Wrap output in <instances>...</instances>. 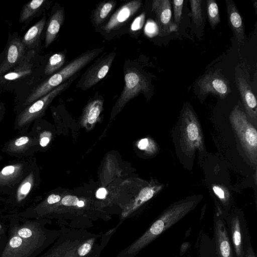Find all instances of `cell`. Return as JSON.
<instances>
[{
    "instance_id": "6da1fadb",
    "label": "cell",
    "mask_w": 257,
    "mask_h": 257,
    "mask_svg": "<svg viewBox=\"0 0 257 257\" xmlns=\"http://www.w3.org/2000/svg\"><path fill=\"white\" fill-rule=\"evenodd\" d=\"M200 200V197H191L170 205L157 217L145 233L127 248L126 253L135 254L149 245L194 209Z\"/></svg>"
},
{
    "instance_id": "7a4b0ae2",
    "label": "cell",
    "mask_w": 257,
    "mask_h": 257,
    "mask_svg": "<svg viewBox=\"0 0 257 257\" xmlns=\"http://www.w3.org/2000/svg\"><path fill=\"white\" fill-rule=\"evenodd\" d=\"M103 50V48H97L89 50L73 59L60 71L53 74L36 87L26 99L24 105L31 104L62 84L96 58Z\"/></svg>"
},
{
    "instance_id": "3957f363",
    "label": "cell",
    "mask_w": 257,
    "mask_h": 257,
    "mask_svg": "<svg viewBox=\"0 0 257 257\" xmlns=\"http://www.w3.org/2000/svg\"><path fill=\"white\" fill-rule=\"evenodd\" d=\"M229 119L243 149L253 164H256L257 132L238 105L234 106Z\"/></svg>"
},
{
    "instance_id": "277c9868",
    "label": "cell",
    "mask_w": 257,
    "mask_h": 257,
    "mask_svg": "<svg viewBox=\"0 0 257 257\" xmlns=\"http://www.w3.org/2000/svg\"><path fill=\"white\" fill-rule=\"evenodd\" d=\"M224 219L232 246L234 257H243L251 246L249 231L242 214L235 212Z\"/></svg>"
},
{
    "instance_id": "5b68a950",
    "label": "cell",
    "mask_w": 257,
    "mask_h": 257,
    "mask_svg": "<svg viewBox=\"0 0 257 257\" xmlns=\"http://www.w3.org/2000/svg\"><path fill=\"white\" fill-rule=\"evenodd\" d=\"M181 126V144L184 151L189 154L196 150H202L203 142L201 127L189 108H186L183 111Z\"/></svg>"
},
{
    "instance_id": "8992f818",
    "label": "cell",
    "mask_w": 257,
    "mask_h": 257,
    "mask_svg": "<svg viewBox=\"0 0 257 257\" xmlns=\"http://www.w3.org/2000/svg\"><path fill=\"white\" fill-rule=\"evenodd\" d=\"M74 79L75 78L73 77L71 79L64 82L31 105H29L18 116L16 121L17 128L24 127L33 121L40 115L56 96L69 87Z\"/></svg>"
},
{
    "instance_id": "52a82bcc",
    "label": "cell",
    "mask_w": 257,
    "mask_h": 257,
    "mask_svg": "<svg viewBox=\"0 0 257 257\" xmlns=\"http://www.w3.org/2000/svg\"><path fill=\"white\" fill-rule=\"evenodd\" d=\"M112 52L94 62L83 74L78 83L82 90H87L95 85L107 74L115 58Z\"/></svg>"
},
{
    "instance_id": "ba28073f",
    "label": "cell",
    "mask_w": 257,
    "mask_h": 257,
    "mask_svg": "<svg viewBox=\"0 0 257 257\" xmlns=\"http://www.w3.org/2000/svg\"><path fill=\"white\" fill-rule=\"evenodd\" d=\"M198 84L201 93H213L221 99L225 98L231 91L228 80L218 72L206 74L199 80Z\"/></svg>"
},
{
    "instance_id": "9c48e42d",
    "label": "cell",
    "mask_w": 257,
    "mask_h": 257,
    "mask_svg": "<svg viewBox=\"0 0 257 257\" xmlns=\"http://www.w3.org/2000/svg\"><path fill=\"white\" fill-rule=\"evenodd\" d=\"M214 233L217 256L234 257L226 222L221 213H217L214 217Z\"/></svg>"
},
{
    "instance_id": "30bf717a",
    "label": "cell",
    "mask_w": 257,
    "mask_h": 257,
    "mask_svg": "<svg viewBox=\"0 0 257 257\" xmlns=\"http://www.w3.org/2000/svg\"><path fill=\"white\" fill-rule=\"evenodd\" d=\"M124 86L118 103L123 104L140 93L149 91V83L146 78L135 71H130L124 75Z\"/></svg>"
},
{
    "instance_id": "8fae6325",
    "label": "cell",
    "mask_w": 257,
    "mask_h": 257,
    "mask_svg": "<svg viewBox=\"0 0 257 257\" xmlns=\"http://www.w3.org/2000/svg\"><path fill=\"white\" fill-rule=\"evenodd\" d=\"M142 4L140 0L132 1L120 7L104 26L103 30L109 32L121 26L137 13Z\"/></svg>"
},
{
    "instance_id": "7c38bea8",
    "label": "cell",
    "mask_w": 257,
    "mask_h": 257,
    "mask_svg": "<svg viewBox=\"0 0 257 257\" xmlns=\"http://www.w3.org/2000/svg\"><path fill=\"white\" fill-rule=\"evenodd\" d=\"M25 47L18 37H15L10 42L5 58L0 65V75L10 70L24 59Z\"/></svg>"
},
{
    "instance_id": "4fadbf2b",
    "label": "cell",
    "mask_w": 257,
    "mask_h": 257,
    "mask_svg": "<svg viewBox=\"0 0 257 257\" xmlns=\"http://www.w3.org/2000/svg\"><path fill=\"white\" fill-rule=\"evenodd\" d=\"M152 10L156 14L158 23L163 32L176 31L177 25L171 24L172 11L169 0H156L152 3Z\"/></svg>"
},
{
    "instance_id": "5bb4252c",
    "label": "cell",
    "mask_w": 257,
    "mask_h": 257,
    "mask_svg": "<svg viewBox=\"0 0 257 257\" xmlns=\"http://www.w3.org/2000/svg\"><path fill=\"white\" fill-rule=\"evenodd\" d=\"M236 82L247 114L256 121L257 102L250 86L243 77H237Z\"/></svg>"
},
{
    "instance_id": "9a60e30c",
    "label": "cell",
    "mask_w": 257,
    "mask_h": 257,
    "mask_svg": "<svg viewBox=\"0 0 257 257\" xmlns=\"http://www.w3.org/2000/svg\"><path fill=\"white\" fill-rule=\"evenodd\" d=\"M38 244L28 242L13 234L2 257H24L29 250L36 248Z\"/></svg>"
},
{
    "instance_id": "2e32d148",
    "label": "cell",
    "mask_w": 257,
    "mask_h": 257,
    "mask_svg": "<svg viewBox=\"0 0 257 257\" xmlns=\"http://www.w3.org/2000/svg\"><path fill=\"white\" fill-rule=\"evenodd\" d=\"M228 21L236 40L239 43L244 40V27L241 17L234 2L226 0Z\"/></svg>"
},
{
    "instance_id": "e0dca14e",
    "label": "cell",
    "mask_w": 257,
    "mask_h": 257,
    "mask_svg": "<svg viewBox=\"0 0 257 257\" xmlns=\"http://www.w3.org/2000/svg\"><path fill=\"white\" fill-rule=\"evenodd\" d=\"M64 20L63 9L57 10L51 17L45 34V47H48L55 39Z\"/></svg>"
},
{
    "instance_id": "ac0fdd59",
    "label": "cell",
    "mask_w": 257,
    "mask_h": 257,
    "mask_svg": "<svg viewBox=\"0 0 257 257\" xmlns=\"http://www.w3.org/2000/svg\"><path fill=\"white\" fill-rule=\"evenodd\" d=\"M24 165L18 163L7 165L0 170V186H8L20 179L23 174Z\"/></svg>"
},
{
    "instance_id": "d6986e66",
    "label": "cell",
    "mask_w": 257,
    "mask_h": 257,
    "mask_svg": "<svg viewBox=\"0 0 257 257\" xmlns=\"http://www.w3.org/2000/svg\"><path fill=\"white\" fill-rule=\"evenodd\" d=\"M46 23L45 17L31 27L24 35L22 41L25 47L32 48L38 41Z\"/></svg>"
},
{
    "instance_id": "ffe728a7",
    "label": "cell",
    "mask_w": 257,
    "mask_h": 257,
    "mask_svg": "<svg viewBox=\"0 0 257 257\" xmlns=\"http://www.w3.org/2000/svg\"><path fill=\"white\" fill-rule=\"evenodd\" d=\"M34 55V51L29 52L14 71L6 74L4 78L9 80L18 79L29 75L31 72L30 60Z\"/></svg>"
},
{
    "instance_id": "44dd1931",
    "label": "cell",
    "mask_w": 257,
    "mask_h": 257,
    "mask_svg": "<svg viewBox=\"0 0 257 257\" xmlns=\"http://www.w3.org/2000/svg\"><path fill=\"white\" fill-rule=\"evenodd\" d=\"M14 234L28 242L40 244L41 236L40 231L32 225H23L14 229Z\"/></svg>"
},
{
    "instance_id": "7402d4cb",
    "label": "cell",
    "mask_w": 257,
    "mask_h": 257,
    "mask_svg": "<svg viewBox=\"0 0 257 257\" xmlns=\"http://www.w3.org/2000/svg\"><path fill=\"white\" fill-rule=\"evenodd\" d=\"M45 2V0H32L26 4L20 15V22L24 23L31 20L39 11Z\"/></svg>"
},
{
    "instance_id": "603a6c76",
    "label": "cell",
    "mask_w": 257,
    "mask_h": 257,
    "mask_svg": "<svg viewBox=\"0 0 257 257\" xmlns=\"http://www.w3.org/2000/svg\"><path fill=\"white\" fill-rule=\"evenodd\" d=\"M116 2L113 1L104 2L97 8L93 15V21L95 25L102 23L113 10Z\"/></svg>"
},
{
    "instance_id": "cb8c5ba5",
    "label": "cell",
    "mask_w": 257,
    "mask_h": 257,
    "mask_svg": "<svg viewBox=\"0 0 257 257\" xmlns=\"http://www.w3.org/2000/svg\"><path fill=\"white\" fill-rule=\"evenodd\" d=\"M33 139L29 136H21L11 141L7 147V151L13 153H20L28 149L32 145Z\"/></svg>"
},
{
    "instance_id": "d4e9b609",
    "label": "cell",
    "mask_w": 257,
    "mask_h": 257,
    "mask_svg": "<svg viewBox=\"0 0 257 257\" xmlns=\"http://www.w3.org/2000/svg\"><path fill=\"white\" fill-rule=\"evenodd\" d=\"M34 184V174L31 172L22 181L16 192V199L18 202L24 200L31 192Z\"/></svg>"
},
{
    "instance_id": "484cf974",
    "label": "cell",
    "mask_w": 257,
    "mask_h": 257,
    "mask_svg": "<svg viewBox=\"0 0 257 257\" xmlns=\"http://www.w3.org/2000/svg\"><path fill=\"white\" fill-rule=\"evenodd\" d=\"M65 55L63 52L57 53L52 55L45 67V74L49 75L59 69L64 64Z\"/></svg>"
},
{
    "instance_id": "4316f807",
    "label": "cell",
    "mask_w": 257,
    "mask_h": 257,
    "mask_svg": "<svg viewBox=\"0 0 257 257\" xmlns=\"http://www.w3.org/2000/svg\"><path fill=\"white\" fill-rule=\"evenodd\" d=\"M207 11L209 24L212 29H214L220 22L218 7L214 0L207 1Z\"/></svg>"
},
{
    "instance_id": "83f0119b",
    "label": "cell",
    "mask_w": 257,
    "mask_h": 257,
    "mask_svg": "<svg viewBox=\"0 0 257 257\" xmlns=\"http://www.w3.org/2000/svg\"><path fill=\"white\" fill-rule=\"evenodd\" d=\"M102 101L99 99L95 100L89 104L87 110V119L89 123L95 122L102 109Z\"/></svg>"
},
{
    "instance_id": "f1b7e54d",
    "label": "cell",
    "mask_w": 257,
    "mask_h": 257,
    "mask_svg": "<svg viewBox=\"0 0 257 257\" xmlns=\"http://www.w3.org/2000/svg\"><path fill=\"white\" fill-rule=\"evenodd\" d=\"M201 2L200 0L190 1L192 21L197 26L201 25L203 21Z\"/></svg>"
},
{
    "instance_id": "f546056e",
    "label": "cell",
    "mask_w": 257,
    "mask_h": 257,
    "mask_svg": "<svg viewBox=\"0 0 257 257\" xmlns=\"http://www.w3.org/2000/svg\"><path fill=\"white\" fill-rule=\"evenodd\" d=\"M156 189L153 188L146 187L143 188L140 192L136 206H139L142 203L147 202L153 197L156 192Z\"/></svg>"
},
{
    "instance_id": "4dcf8cb0",
    "label": "cell",
    "mask_w": 257,
    "mask_h": 257,
    "mask_svg": "<svg viewBox=\"0 0 257 257\" xmlns=\"http://www.w3.org/2000/svg\"><path fill=\"white\" fill-rule=\"evenodd\" d=\"M173 3L174 20L176 24L179 25L181 19L184 1L174 0L173 1Z\"/></svg>"
},
{
    "instance_id": "1f68e13d",
    "label": "cell",
    "mask_w": 257,
    "mask_h": 257,
    "mask_svg": "<svg viewBox=\"0 0 257 257\" xmlns=\"http://www.w3.org/2000/svg\"><path fill=\"white\" fill-rule=\"evenodd\" d=\"M158 27L156 23L152 20H149L145 27V34L149 37H153L158 33Z\"/></svg>"
},
{
    "instance_id": "d6a6232c",
    "label": "cell",
    "mask_w": 257,
    "mask_h": 257,
    "mask_svg": "<svg viewBox=\"0 0 257 257\" xmlns=\"http://www.w3.org/2000/svg\"><path fill=\"white\" fill-rule=\"evenodd\" d=\"M145 19V13H143L136 17L132 23L131 30L132 31H137L142 29L144 24Z\"/></svg>"
},
{
    "instance_id": "836d02e7",
    "label": "cell",
    "mask_w": 257,
    "mask_h": 257,
    "mask_svg": "<svg viewBox=\"0 0 257 257\" xmlns=\"http://www.w3.org/2000/svg\"><path fill=\"white\" fill-rule=\"evenodd\" d=\"M212 189L215 194L221 200V201L224 204L226 205L228 199L224 190L221 187L215 185L212 187Z\"/></svg>"
},
{
    "instance_id": "e575fe53",
    "label": "cell",
    "mask_w": 257,
    "mask_h": 257,
    "mask_svg": "<svg viewBox=\"0 0 257 257\" xmlns=\"http://www.w3.org/2000/svg\"><path fill=\"white\" fill-rule=\"evenodd\" d=\"M78 202V198L72 195L65 196L61 201L62 204L65 206H76L77 205Z\"/></svg>"
},
{
    "instance_id": "d590c367",
    "label": "cell",
    "mask_w": 257,
    "mask_h": 257,
    "mask_svg": "<svg viewBox=\"0 0 257 257\" xmlns=\"http://www.w3.org/2000/svg\"><path fill=\"white\" fill-rule=\"evenodd\" d=\"M92 244L90 242H86L78 248V254L81 256L86 255L91 249Z\"/></svg>"
},
{
    "instance_id": "8d00e7d4",
    "label": "cell",
    "mask_w": 257,
    "mask_h": 257,
    "mask_svg": "<svg viewBox=\"0 0 257 257\" xmlns=\"http://www.w3.org/2000/svg\"><path fill=\"white\" fill-rule=\"evenodd\" d=\"M61 199L60 196L58 195L52 194L48 196L47 199V203L49 204H53L58 202Z\"/></svg>"
},
{
    "instance_id": "74e56055",
    "label": "cell",
    "mask_w": 257,
    "mask_h": 257,
    "mask_svg": "<svg viewBox=\"0 0 257 257\" xmlns=\"http://www.w3.org/2000/svg\"><path fill=\"white\" fill-rule=\"evenodd\" d=\"M106 193V190L104 188H100L97 191L96 196L99 199H103L105 198Z\"/></svg>"
},
{
    "instance_id": "f35d334b",
    "label": "cell",
    "mask_w": 257,
    "mask_h": 257,
    "mask_svg": "<svg viewBox=\"0 0 257 257\" xmlns=\"http://www.w3.org/2000/svg\"><path fill=\"white\" fill-rule=\"evenodd\" d=\"M50 139L47 136H44V133L42 134V136L40 140V145L41 147H46L49 143Z\"/></svg>"
},
{
    "instance_id": "ab89813d",
    "label": "cell",
    "mask_w": 257,
    "mask_h": 257,
    "mask_svg": "<svg viewBox=\"0 0 257 257\" xmlns=\"http://www.w3.org/2000/svg\"><path fill=\"white\" fill-rule=\"evenodd\" d=\"M149 145V141L148 139H143L139 143L138 148L140 150L146 149Z\"/></svg>"
},
{
    "instance_id": "60d3db41",
    "label": "cell",
    "mask_w": 257,
    "mask_h": 257,
    "mask_svg": "<svg viewBox=\"0 0 257 257\" xmlns=\"http://www.w3.org/2000/svg\"><path fill=\"white\" fill-rule=\"evenodd\" d=\"M243 257H256L252 246L247 248Z\"/></svg>"
},
{
    "instance_id": "b9f144b4",
    "label": "cell",
    "mask_w": 257,
    "mask_h": 257,
    "mask_svg": "<svg viewBox=\"0 0 257 257\" xmlns=\"http://www.w3.org/2000/svg\"><path fill=\"white\" fill-rule=\"evenodd\" d=\"M84 205V203L83 201H78V203H77V205L78 207H82Z\"/></svg>"
},
{
    "instance_id": "7bdbcfd3",
    "label": "cell",
    "mask_w": 257,
    "mask_h": 257,
    "mask_svg": "<svg viewBox=\"0 0 257 257\" xmlns=\"http://www.w3.org/2000/svg\"><path fill=\"white\" fill-rule=\"evenodd\" d=\"M2 229V226L1 224L0 223V232Z\"/></svg>"
}]
</instances>
